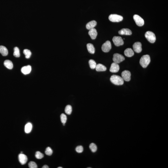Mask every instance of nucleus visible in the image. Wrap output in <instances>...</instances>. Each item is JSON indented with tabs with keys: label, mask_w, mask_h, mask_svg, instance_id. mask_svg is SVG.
I'll list each match as a JSON object with an SVG mask.
<instances>
[{
	"label": "nucleus",
	"mask_w": 168,
	"mask_h": 168,
	"mask_svg": "<svg viewBox=\"0 0 168 168\" xmlns=\"http://www.w3.org/2000/svg\"><path fill=\"white\" fill-rule=\"evenodd\" d=\"M110 81L113 84L117 85H123L124 83V80L122 77L117 75H112L110 78Z\"/></svg>",
	"instance_id": "nucleus-1"
},
{
	"label": "nucleus",
	"mask_w": 168,
	"mask_h": 168,
	"mask_svg": "<svg viewBox=\"0 0 168 168\" xmlns=\"http://www.w3.org/2000/svg\"><path fill=\"white\" fill-rule=\"evenodd\" d=\"M150 61L149 56L148 55H145L141 57L139 63L143 67L146 68L149 64Z\"/></svg>",
	"instance_id": "nucleus-2"
},
{
	"label": "nucleus",
	"mask_w": 168,
	"mask_h": 168,
	"mask_svg": "<svg viewBox=\"0 0 168 168\" xmlns=\"http://www.w3.org/2000/svg\"><path fill=\"white\" fill-rule=\"evenodd\" d=\"M145 37L151 43H155L156 40V36L155 34L151 31H147L145 34Z\"/></svg>",
	"instance_id": "nucleus-3"
},
{
	"label": "nucleus",
	"mask_w": 168,
	"mask_h": 168,
	"mask_svg": "<svg viewBox=\"0 0 168 168\" xmlns=\"http://www.w3.org/2000/svg\"><path fill=\"white\" fill-rule=\"evenodd\" d=\"M109 19L111 21L113 22H119L122 21L123 17L121 16L116 14L110 15L109 17Z\"/></svg>",
	"instance_id": "nucleus-4"
},
{
	"label": "nucleus",
	"mask_w": 168,
	"mask_h": 168,
	"mask_svg": "<svg viewBox=\"0 0 168 168\" xmlns=\"http://www.w3.org/2000/svg\"><path fill=\"white\" fill-rule=\"evenodd\" d=\"M125 60V58L122 55L118 53L115 54L113 55V60L114 62L119 64Z\"/></svg>",
	"instance_id": "nucleus-5"
},
{
	"label": "nucleus",
	"mask_w": 168,
	"mask_h": 168,
	"mask_svg": "<svg viewBox=\"0 0 168 168\" xmlns=\"http://www.w3.org/2000/svg\"><path fill=\"white\" fill-rule=\"evenodd\" d=\"M133 19L136 24L138 26L141 27L144 24V21L143 19L138 15H135L133 16Z\"/></svg>",
	"instance_id": "nucleus-6"
},
{
	"label": "nucleus",
	"mask_w": 168,
	"mask_h": 168,
	"mask_svg": "<svg viewBox=\"0 0 168 168\" xmlns=\"http://www.w3.org/2000/svg\"><path fill=\"white\" fill-rule=\"evenodd\" d=\"M112 40L114 44L116 46H121L124 43L123 39L120 37L114 36L113 37Z\"/></svg>",
	"instance_id": "nucleus-7"
},
{
	"label": "nucleus",
	"mask_w": 168,
	"mask_h": 168,
	"mask_svg": "<svg viewBox=\"0 0 168 168\" xmlns=\"http://www.w3.org/2000/svg\"><path fill=\"white\" fill-rule=\"evenodd\" d=\"M112 48V45L110 41H106L102 45L101 49L104 52H109Z\"/></svg>",
	"instance_id": "nucleus-8"
},
{
	"label": "nucleus",
	"mask_w": 168,
	"mask_h": 168,
	"mask_svg": "<svg viewBox=\"0 0 168 168\" xmlns=\"http://www.w3.org/2000/svg\"><path fill=\"white\" fill-rule=\"evenodd\" d=\"M131 73L128 70H124L122 73L121 76L124 80L128 82L131 80Z\"/></svg>",
	"instance_id": "nucleus-9"
},
{
	"label": "nucleus",
	"mask_w": 168,
	"mask_h": 168,
	"mask_svg": "<svg viewBox=\"0 0 168 168\" xmlns=\"http://www.w3.org/2000/svg\"><path fill=\"white\" fill-rule=\"evenodd\" d=\"M133 48L135 51L137 53L141 52L142 50L141 43L139 42H136L133 45Z\"/></svg>",
	"instance_id": "nucleus-10"
},
{
	"label": "nucleus",
	"mask_w": 168,
	"mask_h": 168,
	"mask_svg": "<svg viewBox=\"0 0 168 168\" xmlns=\"http://www.w3.org/2000/svg\"><path fill=\"white\" fill-rule=\"evenodd\" d=\"M120 69V67L119 64L114 62L112 63L111 65L110 71L112 73H115L118 72Z\"/></svg>",
	"instance_id": "nucleus-11"
},
{
	"label": "nucleus",
	"mask_w": 168,
	"mask_h": 168,
	"mask_svg": "<svg viewBox=\"0 0 168 168\" xmlns=\"http://www.w3.org/2000/svg\"><path fill=\"white\" fill-rule=\"evenodd\" d=\"M19 161L21 164L24 165L27 162V158L26 155L23 154V153L20 154L19 155Z\"/></svg>",
	"instance_id": "nucleus-12"
},
{
	"label": "nucleus",
	"mask_w": 168,
	"mask_h": 168,
	"mask_svg": "<svg viewBox=\"0 0 168 168\" xmlns=\"http://www.w3.org/2000/svg\"><path fill=\"white\" fill-rule=\"evenodd\" d=\"M21 72L24 74L26 75L30 73L31 70V66L30 65L24 66L21 68Z\"/></svg>",
	"instance_id": "nucleus-13"
},
{
	"label": "nucleus",
	"mask_w": 168,
	"mask_h": 168,
	"mask_svg": "<svg viewBox=\"0 0 168 168\" xmlns=\"http://www.w3.org/2000/svg\"><path fill=\"white\" fill-rule=\"evenodd\" d=\"M88 34L90 36L92 39H95L97 37L98 32L94 28L90 30L88 32Z\"/></svg>",
	"instance_id": "nucleus-14"
},
{
	"label": "nucleus",
	"mask_w": 168,
	"mask_h": 168,
	"mask_svg": "<svg viewBox=\"0 0 168 168\" xmlns=\"http://www.w3.org/2000/svg\"><path fill=\"white\" fill-rule=\"evenodd\" d=\"M118 33L119 34L126 35H130L132 34L131 31L128 28H123L119 31Z\"/></svg>",
	"instance_id": "nucleus-15"
},
{
	"label": "nucleus",
	"mask_w": 168,
	"mask_h": 168,
	"mask_svg": "<svg viewBox=\"0 0 168 168\" xmlns=\"http://www.w3.org/2000/svg\"><path fill=\"white\" fill-rule=\"evenodd\" d=\"M97 22L95 20H93L89 22L86 25V27L87 29L89 30H90L91 29H93L94 28L95 26L97 25Z\"/></svg>",
	"instance_id": "nucleus-16"
},
{
	"label": "nucleus",
	"mask_w": 168,
	"mask_h": 168,
	"mask_svg": "<svg viewBox=\"0 0 168 168\" xmlns=\"http://www.w3.org/2000/svg\"><path fill=\"white\" fill-rule=\"evenodd\" d=\"M125 55L128 57H131L133 56L134 53L133 50L130 48L126 49L124 51Z\"/></svg>",
	"instance_id": "nucleus-17"
},
{
	"label": "nucleus",
	"mask_w": 168,
	"mask_h": 168,
	"mask_svg": "<svg viewBox=\"0 0 168 168\" xmlns=\"http://www.w3.org/2000/svg\"><path fill=\"white\" fill-rule=\"evenodd\" d=\"M96 70L97 71H104L106 70V68L103 64H97L95 68Z\"/></svg>",
	"instance_id": "nucleus-18"
},
{
	"label": "nucleus",
	"mask_w": 168,
	"mask_h": 168,
	"mask_svg": "<svg viewBox=\"0 0 168 168\" xmlns=\"http://www.w3.org/2000/svg\"><path fill=\"white\" fill-rule=\"evenodd\" d=\"M0 53L3 56H7L8 54V51L7 48L5 46H0Z\"/></svg>",
	"instance_id": "nucleus-19"
},
{
	"label": "nucleus",
	"mask_w": 168,
	"mask_h": 168,
	"mask_svg": "<svg viewBox=\"0 0 168 168\" xmlns=\"http://www.w3.org/2000/svg\"><path fill=\"white\" fill-rule=\"evenodd\" d=\"M5 66L8 69H11L13 68V64L11 61L9 60H6L4 62Z\"/></svg>",
	"instance_id": "nucleus-20"
},
{
	"label": "nucleus",
	"mask_w": 168,
	"mask_h": 168,
	"mask_svg": "<svg viewBox=\"0 0 168 168\" xmlns=\"http://www.w3.org/2000/svg\"><path fill=\"white\" fill-rule=\"evenodd\" d=\"M32 128V124L31 123H28L26 124L25 127V131L27 134L29 133L31 131Z\"/></svg>",
	"instance_id": "nucleus-21"
},
{
	"label": "nucleus",
	"mask_w": 168,
	"mask_h": 168,
	"mask_svg": "<svg viewBox=\"0 0 168 168\" xmlns=\"http://www.w3.org/2000/svg\"><path fill=\"white\" fill-rule=\"evenodd\" d=\"M87 48L88 52L92 54H94L95 52V49L93 45L91 43L87 44Z\"/></svg>",
	"instance_id": "nucleus-22"
},
{
	"label": "nucleus",
	"mask_w": 168,
	"mask_h": 168,
	"mask_svg": "<svg viewBox=\"0 0 168 168\" xmlns=\"http://www.w3.org/2000/svg\"><path fill=\"white\" fill-rule=\"evenodd\" d=\"M72 107L70 105H68L65 109V112L68 115H70L72 112Z\"/></svg>",
	"instance_id": "nucleus-23"
},
{
	"label": "nucleus",
	"mask_w": 168,
	"mask_h": 168,
	"mask_svg": "<svg viewBox=\"0 0 168 168\" xmlns=\"http://www.w3.org/2000/svg\"><path fill=\"white\" fill-rule=\"evenodd\" d=\"M23 53L25 55V57L27 59H29L31 56V53L30 51L28 49L24 50Z\"/></svg>",
	"instance_id": "nucleus-24"
},
{
	"label": "nucleus",
	"mask_w": 168,
	"mask_h": 168,
	"mask_svg": "<svg viewBox=\"0 0 168 168\" xmlns=\"http://www.w3.org/2000/svg\"><path fill=\"white\" fill-rule=\"evenodd\" d=\"M89 63L90 67L91 69H94L95 68L97 64L94 60L92 59L90 60L89 61Z\"/></svg>",
	"instance_id": "nucleus-25"
},
{
	"label": "nucleus",
	"mask_w": 168,
	"mask_h": 168,
	"mask_svg": "<svg viewBox=\"0 0 168 168\" xmlns=\"http://www.w3.org/2000/svg\"><path fill=\"white\" fill-rule=\"evenodd\" d=\"M61 122L63 124V125H65L67 120V116L64 114H62L61 115Z\"/></svg>",
	"instance_id": "nucleus-26"
},
{
	"label": "nucleus",
	"mask_w": 168,
	"mask_h": 168,
	"mask_svg": "<svg viewBox=\"0 0 168 168\" xmlns=\"http://www.w3.org/2000/svg\"><path fill=\"white\" fill-rule=\"evenodd\" d=\"M14 52L13 53V56L16 57H19L20 56V53L18 47H15L14 49Z\"/></svg>",
	"instance_id": "nucleus-27"
},
{
	"label": "nucleus",
	"mask_w": 168,
	"mask_h": 168,
	"mask_svg": "<svg viewBox=\"0 0 168 168\" xmlns=\"http://www.w3.org/2000/svg\"><path fill=\"white\" fill-rule=\"evenodd\" d=\"M89 148L92 151V152L94 153L97 150V147L95 143H91L89 145Z\"/></svg>",
	"instance_id": "nucleus-28"
},
{
	"label": "nucleus",
	"mask_w": 168,
	"mask_h": 168,
	"mask_svg": "<svg viewBox=\"0 0 168 168\" xmlns=\"http://www.w3.org/2000/svg\"><path fill=\"white\" fill-rule=\"evenodd\" d=\"M45 154L48 156H51L52 155L53 151L51 148L50 147L46 148L45 152Z\"/></svg>",
	"instance_id": "nucleus-29"
},
{
	"label": "nucleus",
	"mask_w": 168,
	"mask_h": 168,
	"mask_svg": "<svg viewBox=\"0 0 168 168\" xmlns=\"http://www.w3.org/2000/svg\"><path fill=\"white\" fill-rule=\"evenodd\" d=\"M44 155L39 151L36 152L35 157L37 159H41L44 157Z\"/></svg>",
	"instance_id": "nucleus-30"
},
{
	"label": "nucleus",
	"mask_w": 168,
	"mask_h": 168,
	"mask_svg": "<svg viewBox=\"0 0 168 168\" xmlns=\"http://www.w3.org/2000/svg\"><path fill=\"white\" fill-rule=\"evenodd\" d=\"M28 166L30 168H37V166L34 162L31 161L28 163Z\"/></svg>",
	"instance_id": "nucleus-31"
},
{
	"label": "nucleus",
	"mask_w": 168,
	"mask_h": 168,
	"mask_svg": "<svg viewBox=\"0 0 168 168\" xmlns=\"http://www.w3.org/2000/svg\"><path fill=\"white\" fill-rule=\"evenodd\" d=\"M76 151L77 153H82L83 151V149L82 146H79L76 148Z\"/></svg>",
	"instance_id": "nucleus-32"
},
{
	"label": "nucleus",
	"mask_w": 168,
	"mask_h": 168,
	"mask_svg": "<svg viewBox=\"0 0 168 168\" xmlns=\"http://www.w3.org/2000/svg\"><path fill=\"white\" fill-rule=\"evenodd\" d=\"M49 168V167L48 166H47V165H44V166H43V167H42V168Z\"/></svg>",
	"instance_id": "nucleus-33"
},
{
	"label": "nucleus",
	"mask_w": 168,
	"mask_h": 168,
	"mask_svg": "<svg viewBox=\"0 0 168 168\" xmlns=\"http://www.w3.org/2000/svg\"><path fill=\"white\" fill-rule=\"evenodd\" d=\"M58 168H62V167H59Z\"/></svg>",
	"instance_id": "nucleus-34"
}]
</instances>
